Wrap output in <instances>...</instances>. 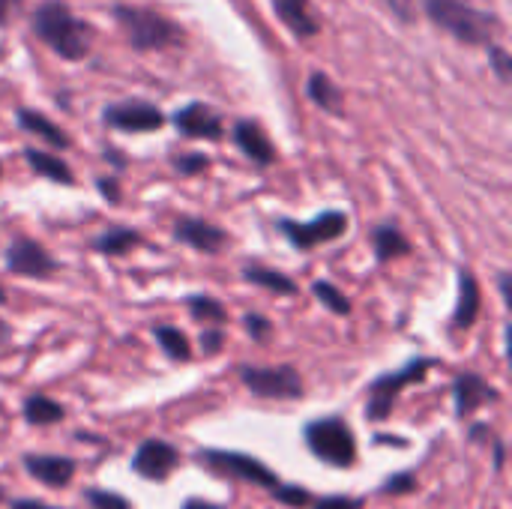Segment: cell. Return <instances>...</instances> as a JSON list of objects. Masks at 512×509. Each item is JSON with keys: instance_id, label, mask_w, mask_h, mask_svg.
<instances>
[{"instance_id": "1", "label": "cell", "mask_w": 512, "mask_h": 509, "mask_svg": "<svg viewBox=\"0 0 512 509\" xmlns=\"http://www.w3.org/2000/svg\"><path fill=\"white\" fill-rule=\"evenodd\" d=\"M33 33L63 60H81L93 48V27L72 15L63 0H45L30 15Z\"/></svg>"}, {"instance_id": "2", "label": "cell", "mask_w": 512, "mask_h": 509, "mask_svg": "<svg viewBox=\"0 0 512 509\" xmlns=\"http://www.w3.org/2000/svg\"><path fill=\"white\" fill-rule=\"evenodd\" d=\"M426 15L435 27L447 30L462 45H495V33L501 30V21L495 12L477 9L468 0H423Z\"/></svg>"}, {"instance_id": "3", "label": "cell", "mask_w": 512, "mask_h": 509, "mask_svg": "<svg viewBox=\"0 0 512 509\" xmlns=\"http://www.w3.org/2000/svg\"><path fill=\"white\" fill-rule=\"evenodd\" d=\"M111 12H114L117 27L126 36V42L135 51H162V48H171V45L183 42V27L174 24L171 18H165L156 9L117 3Z\"/></svg>"}, {"instance_id": "4", "label": "cell", "mask_w": 512, "mask_h": 509, "mask_svg": "<svg viewBox=\"0 0 512 509\" xmlns=\"http://www.w3.org/2000/svg\"><path fill=\"white\" fill-rule=\"evenodd\" d=\"M303 441H306V450L330 468L345 471L357 465V435L345 417L333 414V417L309 420L303 429Z\"/></svg>"}, {"instance_id": "5", "label": "cell", "mask_w": 512, "mask_h": 509, "mask_svg": "<svg viewBox=\"0 0 512 509\" xmlns=\"http://www.w3.org/2000/svg\"><path fill=\"white\" fill-rule=\"evenodd\" d=\"M438 366L435 357H414L408 360L402 369L396 372H384L369 384V396H366V420L369 423H384L393 417V408L399 402V396L405 393V387H417L429 378V372Z\"/></svg>"}, {"instance_id": "6", "label": "cell", "mask_w": 512, "mask_h": 509, "mask_svg": "<svg viewBox=\"0 0 512 509\" xmlns=\"http://www.w3.org/2000/svg\"><path fill=\"white\" fill-rule=\"evenodd\" d=\"M195 462L201 468H207L216 477L234 480V483H246V486H258L273 492L282 480L273 468H267L261 459L249 456V453H237V450H198Z\"/></svg>"}, {"instance_id": "7", "label": "cell", "mask_w": 512, "mask_h": 509, "mask_svg": "<svg viewBox=\"0 0 512 509\" xmlns=\"http://www.w3.org/2000/svg\"><path fill=\"white\" fill-rule=\"evenodd\" d=\"M240 384L258 396V399H273V402H294L303 399V375L297 366H240Z\"/></svg>"}, {"instance_id": "8", "label": "cell", "mask_w": 512, "mask_h": 509, "mask_svg": "<svg viewBox=\"0 0 512 509\" xmlns=\"http://www.w3.org/2000/svg\"><path fill=\"white\" fill-rule=\"evenodd\" d=\"M279 234L297 249V252H312L324 243L339 240L348 231V213L345 210H324L309 222H297V219H279L276 222Z\"/></svg>"}, {"instance_id": "9", "label": "cell", "mask_w": 512, "mask_h": 509, "mask_svg": "<svg viewBox=\"0 0 512 509\" xmlns=\"http://www.w3.org/2000/svg\"><path fill=\"white\" fill-rule=\"evenodd\" d=\"M6 270L21 279H51L60 270V261L36 240L30 237H15L3 255Z\"/></svg>"}, {"instance_id": "10", "label": "cell", "mask_w": 512, "mask_h": 509, "mask_svg": "<svg viewBox=\"0 0 512 509\" xmlns=\"http://www.w3.org/2000/svg\"><path fill=\"white\" fill-rule=\"evenodd\" d=\"M171 237L201 255H219L225 252L231 234L201 216H174V225H171Z\"/></svg>"}, {"instance_id": "11", "label": "cell", "mask_w": 512, "mask_h": 509, "mask_svg": "<svg viewBox=\"0 0 512 509\" xmlns=\"http://www.w3.org/2000/svg\"><path fill=\"white\" fill-rule=\"evenodd\" d=\"M105 126L120 129V132H156L165 126V114L144 99H126V102H114L102 111Z\"/></svg>"}, {"instance_id": "12", "label": "cell", "mask_w": 512, "mask_h": 509, "mask_svg": "<svg viewBox=\"0 0 512 509\" xmlns=\"http://www.w3.org/2000/svg\"><path fill=\"white\" fill-rule=\"evenodd\" d=\"M180 468V453L174 444L168 441H159V438H150L144 441L135 456H132V471L150 483H165L174 471Z\"/></svg>"}, {"instance_id": "13", "label": "cell", "mask_w": 512, "mask_h": 509, "mask_svg": "<svg viewBox=\"0 0 512 509\" xmlns=\"http://www.w3.org/2000/svg\"><path fill=\"white\" fill-rule=\"evenodd\" d=\"M174 129L183 138H195V141H219L225 135V123L219 111H213L204 102H189L180 111H174Z\"/></svg>"}, {"instance_id": "14", "label": "cell", "mask_w": 512, "mask_h": 509, "mask_svg": "<svg viewBox=\"0 0 512 509\" xmlns=\"http://www.w3.org/2000/svg\"><path fill=\"white\" fill-rule=\"evenodd\" d=\"M501 402V393L477 372H462L453 381V405H456V417L465 420L474 411H480L483 405H495Z\"/></svg>"}, {"instance_id": "15", "label": "cell", "mask_w": 512, "mask_h": 509, "mask_svg": "<svg viewBox=\"0 0 512 509\" xmlns=\"http://www.w3.org/2000/svg\"><path fill=\"white\" fill-rule=\"evenodd\" d=\"M21 465L45 489H66L75 480V471H78L75 459L48 456V453H27V456H21Z\"/></svg>"}, {"instance_id": "16", "label": "cell", "mask_w": 512, "mask_h": 509, "mask_svg": "<svg viewBox=\"0 0 512 509\" xmlns=\"http://www.w3.org/2000/svg\"><path fill=\"white\" fill-rule=\"evenodd\" d=\"M231 135H234V144L240 147V153L249 162H255L258 168H267V165L276 162V147H273L270 135L261 129V123H255V120H237Z\"/></svg>"}, {"instance_id": "17", "label": "cell", "mask_w": 512, "mask_h": 509, "mask_svg": "<svg viewBox=\"0 0 512 509\" xmlns=\"http://www.w3.org/2000/svg\"><path fill=\"white\" fill-rule=\"evenodd\" d=\"M456 306H453V330H471L480 315V282L468 267H459L456 273Z\"/></svg>"}, {"instance_id": "18", "label": "cell", "mask_w": 512, "mask_h": 509, "mask_svg": "<svg viewBox=\"0 0 512 509\" xmlns=\"http://www.w3.org/2000/svg\"><path fill=\"white\" fill-rule=\"evenodd\" d=\"M372 252H375V261L387 264V261H399V258H408L414 252L408 234L390 219V222H381L375 231H372Z\"/></svg>"}, {"instance_id": "19", "label": "cell", "mask_w": 512, "mask_h": 509, "mask_svg": "<svg viewBox=\"0 0 512 509\" xmlns=\"http://www.w3.org/2000/svg\"><path fill=\"white\" fill-rule=\"evenodd\" d=\"M273 9L297 39H312L321 30V21L312 15L309 0H273Z\"/></svg>"}, {"instance_id": "20", "label": "cell", "mask_w": 512, "mask_h": 509, "mask_svg": "<svg viewBox=\"0 0 512 509\" xmlns=\"http://www.w3.org/2000/svg\"><path fill=\"white\" fill-rule=\"evenodd\" d=\"M18 126L24 129V132H30V135H36L39 141H45L48 147H54V150H69L72 147V141H69V135L54 123V120H48L42 111H33V108H18Z\"/></svg>"}, {"instance_id": "21", "label": "cell", "mask_w": 512, "mask_h": 509, "mask_svg": "<svg viewBox=\"0 0 512 509\" xmlns=\"http://www.w3.org/2000/svg\"><path fill=\"white\" fill-rule=\"evenodd\" d=\"M141 243H144V237H141L135 228L114 225V228L102 231V234L93 240V252H96V255H105V258H123V255H129V252H135Z\"/></svg>"}, {"instance_id": "22", "label": "cell", "mask_w": 512, "mask_h": 509, "mask_svg": "<svg viewBox=\"0 0 512 509\" xmlns=\"http://www.w3.org/2000/svg\"><path fill=\"white\" fill-rule=\"evenodd\" d=\"M24 159H27V165L33 168L36 177H45V180H51V183H60V186H72V183H75L72 168H69L57 153L27 147V150H24Z\"/></svg>"}, {"instance_id": "23", "label": "cell", "mask_w": 512, "mask_h": 509, "mask_svg": "<svg viewBox=\"0 0 512 509\" xmlns=\"http://www.w3.org/2000/svg\"><path fill=\"white\" fill-rule=\"evenodd\" d=\"M306 93L309 99L327 111V114H345V96H342V87H336V81L327 75V72H312L309 75V84H306Z\"/></svg>"}, {"instance_id": "24", "label": "cell", "mask_w": 512, "mask_h": 509, "mask_svg": "<svg viewBox=\"0 0 512 509\" xmlns=\"http://www.w3.org/2000/svg\"><path fill=\"white\" fill-rule=\"evenodd\" d=\"M243 279L255 288H264L270 294H279V297H294L297 294V282L273 267H264V264H246L243 267Z\"/></svg>"}, {"instance_id": "25", "label": "cell", "mask_w": 512, "mask_h": 509, "mask_svg": "<svg viewBox=\"0 0 512 509\" xmlns=\"http://www.w3.org/2000/svg\"><path fill=\"white\" fill-rule=\"evenodd\" d=\"M21 411H24V420H27L30 426H39V429L57 426V423H63V417H66V408H63L57 399L45 396V393L27 396L24 405H21Z\"/></svg>"}, {"instance_id": "26", "label": "cell", "mask_w": 512, "mask_h": 509, "mask_svg": "<svg viewBox=\"0 0 512 509\" xmlns=\"http://www.w3.org/2000/svg\"><path fill=\"white\" fill-rule=\"evenodd\" d=\"M153 339H156L159 351H162L171 363H189V360H192V342H189V336H186L180 327H174V324H159V327L153 330Z\"/></svg>"}, {"instance_id": "27", "label": "cell", "mask_w": 512, "mask_h": 509, "mask_svg": "<svg viewBox=\"0 0 512 509\" xmlns=\"http://www.w3.org/2000/svg\"><path fill=\"white\" fill-rule=\"evenodd\" d=\"M186 309L198 324H207V327H222L228 321V309L216 297H207V294H192L186 300Z\"/></svg>"}, {"instance_id": "28", "label": "cell", "mask_w": 512, "mask_h": 509, "mask_svg": "<svg viewBox=\"0 0 512 509\" xmlns=\"http://www.w3.org/2000/svg\"><path fill=\"white\" fill-rule=\"evenodd\" d=\"M312 294L318 297V303L324 306V309H330L333 315H339V318H348L351 312H354V306H351V300L345 297V291H339L333 282H327V279H318V282H312Z\"/></svg>"}, {"instance_id": "29", "label": "cell", "mask_w": 512, "mask_h": 509, "mask_svg": "<svg viewBox=\"0 0 512 509\" xmlns=\"http://www.w3.org/2000/svg\"><path fill=\"white\" fill-rule=\"evenodd\" d=\"M270 495H273L282 507H288V509H306L309 504H312V495H309L306 489L294 486V483H279Z\"/></svg>"}, {"instance_id": "30", "label": "cell", "mask_w": 512, "mask_h": 509, "mask_svg": "<svg viewBox=\"0 0 512 509\" xmlns=\"http://www.w3.org/2000/svg\"><path fill=\"white\" fill-rule=\"evenodd\" d=\"M84 501L90 509H132V504L108 489H84Z\"/></svg>"}, {"instance_id": "31", "label": "cell", "mask_w": 512, "mask_h": 509, "mask_svg": "<svg viewBox=\"0 0 512 509\" xmlns=\"http://www.w3.org/2000/svg\"><path fill=\"white\" fill-rule=\"evenodd\" d=\"M171 165L180 177H198L210 168V159L204 153H180L171 159Z\"/></svg>"}, {"instance_id": "32", "label": "cell", "mask_w": 512, "mask_h": 509, "mask_svg": "<svg viewBox=\"0 0 512 509\" xmlns=\"http://www.w3.org/2000/svg\"><path fill=\"white\" fill-rule=\"evenodd\" d=\"M243 327H246L249 339H255L258 345H264V342L273 336V321H270V318H264V315H258V312H246Z\"/></svg>"}, {"instance_id": "33", "label": "cell", "mask_w": 512, "mask_h": 509, "mask_svg": "<svg viewBox=\"0 0 512 509\" xmlns=\"http://www.w3.org/2000/svg\"><path fill=\"white\" fill-rule=\"evenodd\" d=\"M225 330L222 327H204L201 330V339H198V348H201V357H216L225 351Z\"/></svg>"}, {"instance_id": "34", "label": "cell", "mask_w": 512, "mask_h": 509, "mask_svg": "<svg viewBox=\"0 0 512 509\" xmlns=\"http://www.w3.org/2000/svg\"><path fill=\"white\" fill-rule=\"evenodd\" d=\"M411 492H417V477L414 474H393V477H387L384 480V486H381V495H393V498H399V495H411Z\"/></svg>"}, {"instance_id": "35", "label": "cell", "mask_w": 512, "mask_h": 509, "mask_svg": "<svg viewBox=\"0 0 512 509\" xmlns=\"http://www.w3.org/2000/svg\"><path fill=\"white\" fill-rule=\"evenodd\" d=\"M366 501L360 498H345V495H330V498H321V501H312L309 509H363Z\"/></svg>"}, {"instance_id": "36", "label": "cell", "mask_w": 512, "mask_h": 509, "mask_svg": "<svg viewBox=\"0 0 512 509\" xmlns=\"http://www.w3.org/2000/svg\"><path fill=\"white\" fill-rule=\"evenodd\" d=\"M489 57L495 60L492 66H495V72H498V78L507 84L510 81V54L501 48V45H489Z\"/></svg>"}, {"instance_id": "37", "label": "cell", "mask_w": 512, "mask_h": 509, "mask_svg": "<svg viewBox=\"0 0 512 509\" xmlns=\"http://www.w3.org/2000/svg\"><path fill=\"white\" fill-rule=\"evenodd\" d=\"M96 189H99V195H102L108 204H120L123 189H120V180H117V177H99V180H96Z\"/></svg>"}, {"instance_id": "38", "label": "cell", "mask_w": 512, "mask_h": 509, "mask_svg": "<svg viewBox=\"0 0 512 509\" xmlns=\"http://www.w3.org/2000/svg\"><path fill=\"white\" fill-rule=\"evenodd\" d=\"M492 459H495V471L501 474L504 471V465H507V444L504 441H492Z\"/></svg>"}, {"instance_id": "39", "label": "cell", "mask_w": 512, "mask_h": 509, "mask_svg": "<svg viewBox=\"0 0 512 509\" xmlns=\"http://www.w3.org/2000/svg\"><path fill=\"white\" fill-rule=\"evenodd\" d=\"M471 441H474V444H492V441H495V435H492V429H489V426L477 423V426H471Z\"/></svg>"}, {"instance_id": "40", "label": "cell", "mask_w": 512, "mask_h": 509, "mask_svg": "<svg viewBox=\"0 0 512 509\" xmlns=\"http://www.w3.org/2000/svg\"><path fill=\"white\" fill-rule=\"evenodd\" d=\"M9 509H60V507H51V504H45V501H36V498H18V501H12Z\"/></svg>"}, {"instance_id": "41", "label": "cell", "mask_w": 512, "mask_h": 509, "mask_svg": "<svg viewBox=\"0 0 512 509\" xmlns=\"http://www.w3.org/2000/svg\"><path fill=\"white\" fill-rule=\"evenodd\" d=\"M18 3H21V0H0V27L12 18V12L18 9Z\"/></svg>"}, {"instance_id": "42", "label": "cell", "mask_w": 512, "mask_h": 509, "mask_svg": "<svg viewBox=\"0 0 512 509\" xmlns=\"http://www.w3.org/2000/svg\"><path fill=\"white\" fill-rule=\"evenodd\" d=\"M183 509H225V507H219V504H210V501H201V498H189V501L183 504Z\"/></svg>"}, {"instance_id": "43", "label": "cell", "mask_w": 512, "mask_h": 509, "mask_svg": "<svg viewBox=\"0 0 512 509\" xmlns=\"http://www.w3.org/2000/svg\"><path fill=\"white\" fill-rule=\"evenodd\" d=\"M498 282H501V297H504V303H510V270H504Z\"/></svg>"}, {"instance_id": "44", "label": "cell", "mask_w": 512, "mask_h": 509, "mask_svg": "<svg viewBox=\"0 0 512 509\" xmlns=\"http://www.w3.org/2000/svg\"><path fill=\"white\" fill-rule=\"evenodd\" d=\"M105 156H108V162H111V165H114L117 171H120V168H126V159H123V156H120L117 150H105Z\"/></svg>"}, {"instance_id": "45", "label": "cell", "mask_w": 512, "mask_h": 509, "mask_svg": "<svg viewBox=\"0 0 512 509\" xmlns=\"http://www.w3.org/2000/svg\"><path fill=\"white\" fill-rule=\"evenodd\" d=\"M9 339H12V327L0 318V348H3V345H9Z\"/></svg>"}, {"instance_id": "46", "label": "cell", "mask_w": 512, "mask_h": 509, "mask_svg": "<svg viewBox=\"0 0 512 509\" xmlns=\"http://www.w3.org/2000/svg\"><path fill=\"white\" fill-rule=\"evenodd\" d=\"M3 303H6V291L0 288V306H3Z\"/></svg>"}, {"instance_id": "47", "label": "cell", "mask_w": 512, "mask_h": 509, "mask_svg": "<svg viewBox=\"0 0 512 509\" xmlns=\"http://www.w3.org/2000/svg\"><path fill=\"white\" fill-rule=\"evenodd\" d=\"M3 501H6V492H3V489H0V504H3Z\"/></svg>"}, {"instance_id": "48", "label": "cell", "mask_w": 512, "mask_h": 509, "mask_svg": "<svg viewBox=\"0 0 512 509\" xmlns=\"http://www.w3.org/2000/svg\"><path fill=\"white\" fill-rule=\"evenodd\" d=\"M0 177H3V165H0Z\"/></svg>"}]
</instances>
